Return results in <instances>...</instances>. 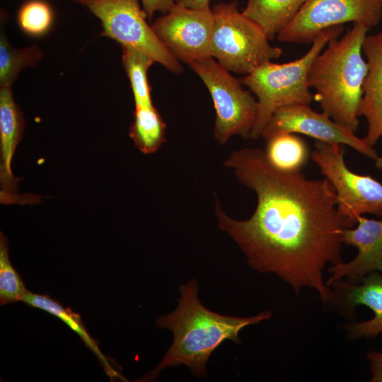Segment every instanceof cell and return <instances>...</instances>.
Listing matches in <instances>:
<instances>
[{"label": "cell", "mask_w": 382, "mask_h": 382, "mask_svg": "<svg viewBox=\"0 0 382 382\" xmlns=\"http://www.w3.org/2000/svg\"><path fill=\"white\" fill-rule=\"evenodd\" d=\"M224 165L255 193L257 204L250 217L237 220L216 196L219 228L236 243L253 270L275 274L296 294L303 288L312 289L323 303L332 305V290L324 281L323 271L328 265L343 262L345 226L330 183L310 179L301 170H281L257 148L233 151Z\"/></svg>", "instance_id": "obj_1"}, {"label": "cell", "mask_w": 382, "mask_h": 382, "mask_svg": "<svg viewBox=\"0 0 382 382\" xmlns=\"http://www.w3.org/2000/svg\"><path fill=\"white\" fill-rule=\"evenodd\" d=\"M178 290L180 296L177 308L156 320L158 328L172 332L173 342L157 366L139 381H152L165 369L180 365L186 366L197 377H205L207 362L223 342L241 344L242 329L270 320L272 316V311L250 317L225 316L210 311L199 299V286L195 279L181 284Z\"/></svg>", "instance_id": "obj_2"}, {"label": "cell", "mask_w": 382, "mask_h": 382, "mask_svg": "<svg viewBox=\"0 0 382 382\" xmlns=\"http://www.w3.org/2000/svg\"><path fill=\"white\" fill-rule=\"evenodd\" d=\"M370 28L354 23L343 37L334 38L314 59L308 76L323 112L356 133L363 86L368 73L362 43Z\"/></svg>", "instance_id": "obj_3"}, {"label": "cell", "mask_w": 382, "mask_h": 382, "mask_svg": "<svg viewBox=\"0 0 382 382\" xmlns=\"http://www.w3.org/2000/svg\"><path fill=\"white\" fill-rule=\"evenodd\" d=\"M343 25L323 30L301 58L284 64L267 62L241 79L257 98V113L250 138L262 137L265 127L278 108L292 105H310L314 96L310 92L308 76L316 57L328 42L343 32Z\"/></svg>", "instance_id": "obj_4"}, {"label": "cell", "mask_w": 382, "mask_h": 382, "mask_svg": "<svg viewBox=\"0 0 382 382\" xmlns=\"http://www.w3.org/2000/svg\"><path fill=\"white\" fill-rule=\"evenodd\" d=\"M212 9V57L228 71L248 75L282 55V49L269 43L262 28L240 12L236 1L219 3Z\"/></svg>", "instance_id": "obj_5"}, {"label": "cell", "mask_w": 382, "mask_h": 382, "mask_svg": "<svg viewBox=\"0 0 382 382\" xmlns=\"http://www.w3.org/2000/svg\"><path fill=\"white\" fill-rule=\"evenodd\" d=\"M345 152V145L316 141L311 158L335 191L337 209L345 228H353L363 214L382 218V183L349 170Z\"/></svg>", "instance_id": "obj_6"}, {"label": "cell", "mask_w": 382, "mask_h": 382, "mask_svg": "<svg viewBox=\"0 0 382 382\" xmlns=\"http://www.w3.org/2000/svg\"><path fill=\"white\" fill-rule=\"evenodd\" d=\"M202 80L216 112L214 137L225 144L233 136L250 138L257 113V101L244 89L241 79L230 74L213 57L187 64Z\"/></svg>", "instance_id": "obj_7"}, {"label": "cell", "mask_w": 382, "mask_h": 382, "mask_svg": "<svg viewBox=\"0 0 382 382\" xmlns=\"http://www.w3.org/2000/svg\"><path fill=\"white\" fill-rule=\"evenodd\" d=\"M87 8L102 23L100 35L110 37L122 47L139 50L170 71L180 74L179 62L161 42L146 22L139 0H74Z\"/></svg>", "instance_id": "obj_8"}, {"label": "cell", "mask_w": 382, "mask_h": 382, "mask_svg": "<svg viewBox=\"0 0 382 382\" xmlns=\"http://www.w3.org/2000/svg\"><path fill=\"white\" fill-rule=\"evenodd\" d=\"M381 16L382 0H306L276 37L282 42L312 43L328 28L354 22L371 28Z\"/></svg>", "instance_id": "obj_9"}, {"label": "cell", "mask_w": 382, "mask_h": 382, "mask_svg": "<svg viewBox=\"0 0 382 382\" xmlns=\"http://www.w3.org/2000/svg\"><path fill=\"white\" fill-rule=\"evenodd\" d=\"M214 17L212 9L175 4L151 25L169 52L186 64L212 57Z\"/></svg>", "instance_id": "obj_10"}, {"label": "cell", "mask_w": 382, "mask_h": 382, "mask_svg": "<svg viewBox=\"0 0 382 382\" xmlns=\"http://www.w3.org/2000/svg\"><path fill=\"white\" fill-rule=\"evenodd\" d=\"M284 133L302 134L330 144L347 145L365 156L374 159L378 157L374 147L363 138L337 123L325 113H318L310 105H292L276 110L262 132L266 141Z\"/></svg>", "instance_id": "obj_11"}, {"label": "cell", "mask_w": 382, "mask_h": 382, "mask_svg": "<svg viewBox=\"0 0 382 382\" xmlns=\"http://www.w3.org/2000/svg\"><path fill=\"white\" fill-rule=\"evenodd\" d=\"M330 287L332 306H336L344 316H354L359 306H365L374 313L373 318L368 320L346 326L349 339L372 338L382 332V275L379 272H370L357 283L342 279Z\"/></svg>", "instance_id": "obj_12"}, {"label": "cell", "mask_w": 382, "mask_h": 382, "mask_svg": "<svg viewBox=\"0 0 382 382\" xmlns=\"http://www.w3.org/2000/svg\"><path fill=\"white\" fill-rule=\"evenodd\" d=\"M355 228H345L342 242L357 248V255L352 260L331 265L328 269V286L343 279L357 283L372 272L382 275V218L368 219L361 216Z\"/></svg>", "instance_id": "obj_13"}, {"label": "cell", "mask_w": 382, "mask_h": 382, "mask_svg": "<svg viewBox=\"0 0 382 382\" xmlns=\"http://www.w3.org/2000/svg\"><path fill=\"white\" fill-rule=\"evenodd\" d=\"M369 66L363 86V97L359 115L367 122L364 140L374 147L382 138V30L366 35L362 43Z\"/></svg>", "instance_id": "obj_14"}, {"label": "cell", "mask_w": 382, "mask_h": 382, "mask_svg": "<svg viewBox=\"0 0 382 382\" xmlns=\"http://www.w3.org/2000/svg\"><path fill=\"white\" fill-rule=\"evenodd\" d=\"M21 108L15 102L11 86L0 88V183L1 202L15 201L17 197L16 180L11 163L15 149L21 141L25 128Z\"/></svg>", "instance_id": "obj_15"}, {"label": "cell", "mask_w": 382, "mask_h": 382, "mask_svg": "<svg viewBox=\"0 0 382 382\" xmlns=\"http://www.w3.org/2000/svg\"><path fill=\"white\" fill-rule=\"evenodd\" d=\"M306 0H248L243 13L257 24L268 40L284 30Z\"/></svg>", "instance_id": "obj_16"}, {"label": "cell", "mask_w": 382, "mask_h": 382, "mask_svg": "<svg viewBox=\"0 0 382 382\" xmlns=\"http://www.w3.org/2000/svg\"><path fill=\"white\" fill-rule=\"evenodd\" d=\"M22 301L30 306L47 311L62 320L81 337L86 346L98 357L105 372L111 378L117 376L125 379L112 369L105 356L100 352L98 342L90 335L79 313L74 312L69 307L64 308L47 294H35L28 291Z\"/></svg>", "instance_id": "obj_17"}, {"label": "cell", "mask_w": 382, "mask_h": 382, "mask_svg": "<svg viewBox=\"0 0 382 382\" xmlns=\"http://www.w3.org/2000/svg\"><path fill=\"white\" fill-rule=\"evenodd\" d=\"M166 125L157 109L135 107L129 135L143 154L156 152L166 141Z\"/></svg>", "instance_id": "obj_18"}, {"label": "cell", "mask_w": 382, "mask_h": 382, "mask_svg": "<svg viewBox=\"0 0 382 382\" xmlns=\"http://www.w3.org/2000/svg\"><path fill=\"white\" fill-rule=\"evenodd\" d=\"M265 141V153L267 159L281 170H301L309 157V149L306 141L295 134H279Z\"/></svg>", "instance_id": "obj_19"}, {"label": "cell", "mask_w": 382, "mask_h": 382, "mask_svg": "<svg viewBox=\"0 0 382 382\" xmlns=\"http://www.w3.org/2000/svg\"><path fill=\"white\" fill-rule=\"evenodd\" d=\"M122 62L129 78L135 107L154 106L147 71L155 61L143 52L122 46Z\"/></svg>", "instance_id": "obj_20"}, {"label": "cell", "mask_w": 382, "mask_h": 382, "mask_svg": "<svg viewBox=\"0 0 382 382\" xmlns=\"http://www.w3.org/2000/svg\"><path fill=\"white\" fill-rule=\"evenodd\" d=\"M3 31L0 37V86L7 87L23 68L36 66L42 54L35 45L23 49L12 47Z\"/></svg>", "instance_id": "obj_21"}, {"label": "cell", "mask_w": 382, "mask_h": 382, "mask_svg": "<svg viewBox=\"0 0 382 382\" xmlns=\"http://www.w3.org/2000/svg\"><path fill=\"white\" fill-rule=\"evenodd\" d=\"M28 291L18 272L9 260L8 243L6 236L0 233V304L1 306L19 301Z\"/></svg>", "instance_id": "obj_22"}, {"label": "cell", "mask_w": 382, "mask_h": 382, "mask_svg": "<svg viewBox=\"0 0 382 382\" xmlns=\"http://www.w3.org/2000/svg\"><path fill=\"white\" fill-rule=\"evenodd\" d=\"M53 13L48 4L42 0H30L25 3L18 13L21 29L30 36H41L50 28Z\"/></svg>", "instance_id": "obj_23"}, {"label": "cell", "mask_w": 382, "mask_h": 382, "mask_svg": "<svg viewBox=\"0 0 382 382\" xmlns=\"http://www.w3.org/2000/svg\"><path fill=\"white\" fill-rule=\"evenodd\" d=\"M142 8L147 17L151 19L155 12L168 13L174 5L173 0H141Z\"/></svg>", "instance_id": "obj_24"}, {"label": "cell", "mask_w": 382, "mask_h": 382, "mask_svg": "<svg viewBox=\"0 0 382 382\" xmlns=\"http://www.w3.org/2000/svg\"><path fill=\"white\" fill-rule=\"evenodd\" d=\"M366 357L371 373V381L382 382V352L370 351L367 352Z\"/></svg>", "instance_id": "obj_25"}, {"label": "cell", "mask_w": 382, "mask_h": 382, "mask_svg": "<svg viewBox=\"0 0 382 382\" xmlns=\"http://www.w3.org/2000/svg\"><path fill=\"white\" fill-rule=\"evenodd\" d=\"M209 1L210 0H173L175 4L195 9L209 8Z\"/></svg>", "instance_id": "obj_26"}, {"label": "cell", "mask_w": 382, "mask_h": 382, "mask_svg": "<svg viewBox=\"0 0 382 382\" xmlns=\"http://www.w3.org/2000/svg\"><path fill=\"white\" fill-rule=\"evenodd\" d=\"M375 166L378 169H382V156H378L375 160Z\"/></svg>", "instance_id": "obj_27"}]
</instances>
